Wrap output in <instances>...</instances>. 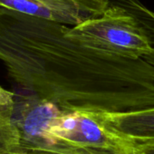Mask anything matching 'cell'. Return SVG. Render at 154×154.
<instances>
[{"mask_svg":"<svg viewBox=\"0 0 154 154\" xmlns=\"http://www.w3.org/2000/svg\"><path fill=\"white\" fill-rule=\"evenodd\" d=\"M137 154H154V140L135 143Z\"/></svg>","mask_w":154,"mask_h":154,"instance_id":"8","label":"cell"},{"mask_svg":"<svg viewBox=\"0 0 154 154\" xmlns=\"http://www.w3.org/2000/svg\"><path fill=\"white\" fill-rule=\"evenodd\" d=\"M0 154H51V153L37 152V151H5Z\"/></svg>","mask_w":154,"mask_h":154,"instance_id":"9","label":"cell"},{"mask_svg":"<svg viewBox=\"0 0 154 154\" xmlns=\"http://www.w3.org/2000/svg\"><path fill=\"white\" fill-rule=\"evenodd\" d=\"M69 26L0 8V60L20 89L63 110L154 107V67L88 47Z\"/></svg>","mask_w":154,"mask_h":154,"instance_id":"1","label":"cell"},{"mask_svg":"<svg viewBox=\"0 0 154 154\" xmlns=\"http://www.w3.org/2000/svg\"><path fill=\"white\" fill-rule=\"evenodd\" d=\"M68 35L88 47L131 59H144L152 50L137 20L112 5L101 17L69 27Z\"/></svg>","mask_w":154,"mask_h":154,"instance_id":"3","label":"cell"},{"mask_svg":"<svg viewBox=\"0 0 154 154\" xmlns=\"http://www.w3.org/2000/svg\"><path fill=\"white\" fill-rule=\"evenodd\" d=\"M49 134L51 154H137L135 143L110 129L94 111L62 109Z\"/></svg>","mask_w":154,"mask_h":154,"instance_id":"2","label":"cell"},{"mask_svg":"<svg viewBox=\"0 0 154 154\" xmlns=\"http://www.w3.org/2000/svg\"><path fill=\"white\" fill-rule=\"evenodd\" d=\"M108 0H0V8L69 27L101 17Z\"/></svg>","mask_w":154,"mask_h":154,"instance_id":"4","label":"cell"},{"mask_svg":"<svg viewBox=\"0 0 154 154\" xmlns=\"http://www.w3.org/2000/svg\"><path fill=\"white\" fill-rule=\"evenodd\" d=\"M106 125L134 143L154 140V107L125 112H101Z\"/></svg>","mask_w":154,"mask_h":154,"instance_id":"5","label":"cell"},{"mask_svg":"<svg viewBox=\"0 0 154 154\" xmlns=\"http://www.w3.org/2000/svg\"><path fill=\"white\" fill-rule=\"evenodd\" d=\"M112 6L119 7L131 15L146 34L151 52L144 59L154 67V11L146 7L140 0H109Z\"/></svg>","mask_w":154,"mask_h":154,"instance_id":"6","label":"cell"},{"mask_svg":"<svg viewBox=\"0 0 154 154\" xmlns=\"http://www.w3.org/2000/svg\"><path fill=\"white\" fill-rule=\"evenodd\" d=\"M5 151H8V150H7V149H6L5 145H4V143H3V141H2L1 137H0V153L5 152Z\"/></svg>","mask_w":154,"mask_h":154,"instance_id":"10","label":"cell"},{"mask_svg":"<svg viewBox=\"0 0 154 154\" xmlns=\"http://www.w3.org/2000/svg\"><path fill=\"white\" fill-rule=\"evenodd\" d=\"M15 93L0 86V137L8 151H17L18 139L14 126Z\"/></svg>","mask_w":154,"mask_h":154,"instance_id":"7","label":"cell"}]
</instances>
